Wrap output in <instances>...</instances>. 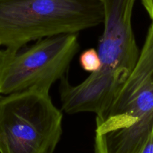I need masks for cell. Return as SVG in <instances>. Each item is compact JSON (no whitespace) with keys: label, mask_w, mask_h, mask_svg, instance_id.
<instances>
[{"label":"cell","mask_w":153,"mask_h":153,"mask_svg":"<svg viewBox=\"0 0 153 153\" xmlns=\"http://www.w3.org/2000/svg\"><path fill=\"white\" fill-rule=\"evenodd\" d=\"M153 23V0H140Z\"/></svg>","instance_id":"8"},{"label":"cell","mask_w":153,"mask_h":153,"mask_svg":"<svg viewBox=\"0 0 153 153\" xmlns=\"http://www.w3.org/2000/svg\"><path fill=\"white\" fill-rule=\"evenodd\" d=\"M79 64L83 70L90 73L100 70L102 61L97 49L91 48L84 51L79 57Z\"/></svg>","instance_id":"7"},{"label":"cell","mask_w":153,"mask_h":153,"mask_svg":"<svg viewBox=\"0 0 153 153\" xmlns=\"http://www.w3.org/2000/svg\"><path fill=\"white\" fill-rule=\"evenodd\" d=\"M136 0H104V29L98 49L102 70L127 79L135 67L140 51L132 28Z\"/></svg>","instance_id":"5"},{"label":"cell","mask_w":153,"mask_h":153,"mask_svg":"<svg viewBox=\"0 0 153 153\" xmlns=\"http://www.w3.org/2000/svg\"><path fill=\"white\" fill-rule=\"evenodd\" d=\"M153 128V23L135 67L96 117L94 153H141Z\"/></svg>","instance_id":"1"},{"label":"cell","mask_w":153,"mask_h":153,"mask_svg":"<svg viewBox=\"0 0 153 153\" xmlns=\"http://www.w3.org/2000/svg\"><path fill=\"white\" fill-rule=\"evenodd\" d=\"M78 34L37 40L16 52L0 50V94L28 90L49 92L66 76L79 49Z\"/></svg>","instance_id":"4"},{"label":"cell","mask_w":153,"mask_h":153,"mask_svg":"<svg viewBox=\"0 0 153 153\" xmlns=\"http://www.w3.org/2000/svg\"><path fill=\"white\" fill-rule=\"evenodd\" d=\"M62 123V111L49 92L0 95V153H54Z\"/></svg>","instance_id":"3"},{"label":"cell","mask_w":153,"mask_h":153,"mask_svg":"<svg viewBox=\"0 0 153 153\" xmlns=\"http://www.w3.org/2000/svg\"><path fill=\"white\" fill-rule=\"evenodd\" d=\"M104 17V0H0V46L16 52L30 42L94 28Z\"/></svg>","instance_id":"2"},{"label":"cell","mask_w":153,"mask_h":153,"mask_svg":"<svg viewBox=\"0 0 153 153\" xmlns=\"http://www.w3.org/2000/svg\"><path fill=\"white\" fill-rule=\"evenodd\" d=\"M126 80L102 69L90 73L77 85H71L65 76L60 81L62 111L69 114L91 112L97 116L110 107Z\"/></svg>","instance_id":"6"},{"label":"cell","mask_w":153,"mask_h":153,"mask_svg":"<svg viewBox=\"0 0 153 153\" xmlns=\"http://www.w3.org/2000/svg\"><path fill=\"white\" fill-rule=\"evenodd\" d=\"M141 153H153V128L148 141Z\"/></svg>","instance_id":"9"}]
</instances>
